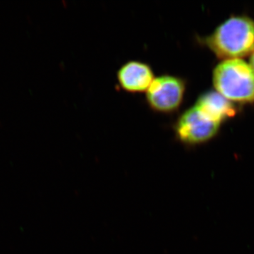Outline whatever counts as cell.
<instances>
[{
    "label": "cell",
    "mask_w": 254,
    "mask_h": 254,
    "mask_svg": "<svg viewBox=\"0 0 254 254\" xmlns=\"http://www.w3.org/2000/svg\"><path fill=\"white\" fill-rule=\"evenodd\" d=\"M217 92L230 102L254 103V70L241 59L227 60L214 70Z\"/></svg>",
    "instance_id": "7a4b0ae2"
},
{
    "label": "cell",
    "mask_w": 254,
    "mask_h": 254,
    "mask_svg": "<svg viewBox=\"0 0 254 254\" xmlns=\"http://www.w3.org/2000/svg\"><path fill=\"white\" fill-rule=\"evenodd\" d=\"M154 79L151 67L142 62H128L121 66L118 72L119 84L129 93L147 91Z\"/></svg>",
    "instance_id": "5b68a950"
},
{
    "label": "cell",
    "mask_w": 254,
    "mask_h": 254,
    "mask_svg": "<svg viewBox=\"0 0 254 254\" xmlns=\"http://www.w3.org/2000/svg\"><path fill=\"white\" fill-rule=\"evenodd\" d=\"M195 107L209 120L220 124L236 114V108L232 102L218 92H208L201 95Z\"/></svg>",
    "instance_id": "8992f818"
},
{
    "label": "cell",
    "mask_w": 254,
    "mask_h": 254,
    "mask_svg": "<svg viewBox=\"0 0 254 254\" xmlns=\"http://www.w3.org/2000/svg\"><path fill=\"white\" fill-rule=\"evenodd\" d=\"M221 124L207 118L195 106L182 114L175 125L178 139L187 145L205 143L217 134Z\"/></svg>",
    "instance_id": "277c9868"
},
{
    "label": "cell",
    "mask_w": 254,
    "mask_h": 254,
    "mask_svg": "<svg viewBox=\"0 0 254 254\" xmlns=\"http://www.w3.org/2000/svg\"><path fill=\"white\" fill-rule=\"evenodd\" d=\"M205 45L221 59H240L254 53V21L233 16L204 40Z\"/></svg>",
    "instance_id": "6da1fadb"
},
{
    "label": "cell",
    "mask_w": 254,
    "mask_h": 254,
    "mask_svg": "<svg viewBox=\"0 0 254 254\" xmlns=\"http://www.w3.org/2000/svg\"><path fill=\"white\" fill-rule=\"evenodd\" d=\"M185 93V82L171 75L155 78L146 91V100L152 110L160 113H171L182 104Z\"/></svg>",
    "instance_id": "3957f363"
},
{
    "label": "cell",
    "mask_w": 254,
    "mask_h": 254,
    "mask_svg": "<svg viewBox=\"0 0 254 254\" xmlns=\"http://www.w3.org/2000/svg\"><path fill=\"white\" fill-rule=\"evenodd\" d=\"M251 66H252L253 69L254 70V53L252 55V58H251Z\"/></svg>",
    "instance_id": "52a82bcc"
}]
</instances>
